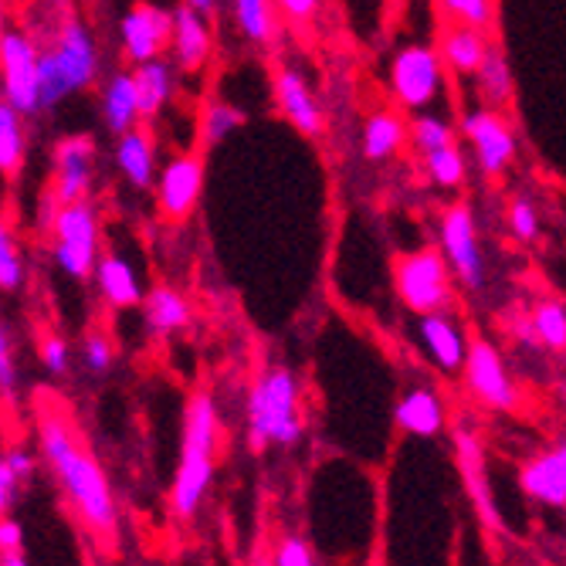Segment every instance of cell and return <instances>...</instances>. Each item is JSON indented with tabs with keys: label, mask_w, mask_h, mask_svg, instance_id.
I'll use <instances>...</instances> for the list:
<instances>
[{
	"label": "cell",
	"mask_w": 566,
	"mask_h": 566,
	"mask_svg": "<svg viewBox=\"0 0 566 566\" xmlns=\"http://www.w3.org/2000/svg\"><path fill=\"white\" fill-rule=\"evenodd\" d=\"M38 448H41V458L51 465V472H55L65 499L78 512V520L95 536L113 539L116 526H119V509H116L109 479L98 469V461L78 444V438L59 415H41Z\"/></svg>",
	"instance_id": "cell-1"
},
{
	"label": "cell",
	"mask_w": 566,
	"mask_h": 566,
	"mask_svg": "<svg viewBox=\"0 0 566 566\" xmlns=\"http://www.w3.org/2000/svg\"><path fill=\"white\" fill-rule=\"evenodd\" d=\"M262 566H272V563H262Z\"/></svg>",
	"instance_id": "cell-48"
},
{
	"label": "cell",
	"mask_w": 566,
	"mask_h": 566,
	"mask_svg": "<svg viewBox=\"0 0 566 566\" xmlns=\"http://www.w3.org/2000/svg\"><path fill=\"white\" fill-rule=\"evenodd\" d=\"M102 119H106V129L116 136H126L129 129H136V119H143L139 109V92H136V78L119 72L109 78L106 92H102Z\"/></svg>",
	"instance_id": "cell-22"
},
{
	"label": "cell",
	"mask_w": 566,
	"mask_h": 566,
	"mask_svg": "<svg viewBox=\"0 0 566 566\" xmlns=\"http://www.w3.org/2000/svg\"><path fill=\"white\" fill-rule=\"evenodd\" d=\"M479 92L485 98V109H495V113L512 98V69L495 44L489 48V55L479 69Z\"/></svg>",
	"instance_id": "cell-29"
},
{
	"label": "cell",
	"mask_w": 566,
	"mask_h": 566,
	"mask_svg": "<svg viewBox=\"0 0 566 566\" xmlns=\"http://www.w3.org/2000/svg\"><path fill=\"white\" fill-rule=\"evenodd\" d=\"M444 85V59L431 44H407L390 62V92L403 109H428Z\"/></svg>",
	"instance_id": "cell-6"
},
{
	"label": "cell",
	"mask_w": 566,
	"mask_h": 566,
	"mask_svg": "<svg viewBox=\"0 0 566 566\" xmlns=\"http://www.w3.org/2000/svg\"><path fill=\"white\" fill-rule=\"evenodd\" d=\"M55 262L62 265L65 275L72 279H88L95 275L98 265V224H95V211L85 200L69 203L62 208L59 221H55Z\"/></svg>",
	"instance_id": "cell-9"
},
{
	"label": "cell",
	"mask_w": 566,
	"mask_h": 566,
	"mask_svg": "<svg viewBox=\"0 0 566 566\" xmlns=\"http://www.w3.org/2000/svg\"><path fill=\"white\" fill-rule=\"evenodd\" d=\"M424 160H428V174L438 187H458L461 180H465V157H461V149L454 143L428 153Z\"/></svg>",
	"instance_id": "cell-32"
},
{
	"label": "cell",
	"mask_w": 566,
	"mask_h": 566,
	"mask_svg": "<svg viewBox=\"0 0 566 566\" xmlns=\"http://www.w3.org/2000/svg\"><path fill=\"white\" fill-rule=\"evenodd\" d=\"M119 31H123V51L129 55V62L136 65L157 62L174 44V14L153 4H136L126 11Z\"/></svg>",
	"instance_id": "cell-12"
},
{
	"label": "cell",
	"mask_w": 566,
	"mask_h": 566,
	"mask_svg": "<svg viewBox=\"0 0 566 566\" xmlns=\"http://www.w3.org/2000/svg\"><path fill=\"white\" fill-rule=\"evenodd\" d=\"M509 224H512V234L520 241H533L539 234V221H536V208L526 200V197H516L509 208Z\"/></svg>",
	"instance_id": "cell-37"
},
{
	"label": "cell",
	"mask_w": 566,
	"mask_h": 566,
	"mask_svg": "<svg viewBox=\"0 0 566 566\" xmlns=\"http://www.w3.org/2000/svg\"><path fill=\"white\" fill-rule=\"evenodd\" d=\"M95 285H98L102 295H106V302L116 305V308H133V305L146 302L136 269L126 259H119V254H106V259H98Z\"/></svg>",
	"instance_id": "cell-21"
},
{
	"label": "cell",
	"mask_w": 566,
	"mask_h": 566,
	"mask_svg": "<svg viewBox=\"0 0 566 566\" xmlns=\"http://www.w3.org/2000/svg\"><path fill=\"white\" fill-rule=\"evenodd\" d=\"M241 123H244V113L224 106V102H214V106L203 109V123H200V139H203V146L221 143V139L231 136Z\"/></svg>",
	"instance_id": "cell-33"
},
{
	"label": "cell",
	"mask_w": 566,
	"mask_h": 566,
	"mask_svg": "<svg viewBox=\"0 0 566 566\" xmlns=\"http://www.w3.org/2000/svg\"><path fill=\"white\" fill-rule=\"evenodd\" d=\"M489 41L479 28H454L441 38V59L448 69H454L458 75H479L485 55H489Z\"/></svg>",
	"instance_id": "cell-23"
},
{
	"label": "cell",
	"mask_w": 566,
	"mask_h": 566,
	"mask_svg": "<svg viewBox=\"0 0 566 566\" xmlns=\"http://www.w3.org/2000/svg\"><path fill=\"white\" fill-rule=\"evenodd\" d=\"M95 72H98V55L92 34L78 21H69L62 28L59 44L51 51H41V109L59 106L65 95L92 85Z\"/></svg>",
	"instance_id": "cell-4"
},
{
	"label": "cell",
	"mask_w": 566,
	"mask_h": 566,
	"mask_svg": "<svg viewBox=\"0 0 566 566\" xmlns=\"http://www.w3.org/2000/svg\"><path fill=\"white\" fill-rule=\"evenodd\" d=\"M14 346H11V329H0V387H4V400H14Z\"/></svg>",
	"instance_id": "cell-41"
},
{
	"label": "cell",
	"mask_w": 566,
	"mask_h": 566,
	"mask_svg": "<svg viewBox=\"0 0 566 566\" xmlns=\"http://www.w3.org/2000/svg\"><path fill=\"white\" fill-rule=\"evenodd\" d=\"M410 139H415V146L428 157V153H434V149L451 146V143H454V133H451V126H448L444 119H438V116H418L415 123H410Z\"/></svg>",
	"instance_id": "cell-34"
},
{
	"label": "cell",
	"mask_w": 566,
	"mask_h": 566,
	"mask_svg": "<svg viewBox=\"0 0 566 566\" xmlns=\"http://www.w3.org/2000/svg\"><path fill=\"white\" fill-rule=\"evenodd\" d=\"M11 549H24V526L14 516H4V523H0V553Z\"/></svg>",
	"instance_id": "cell-43"
},
{
	"label": "cell",
	"mask_w": 566,
	"mask_h": 566,
	"mask_svg": "<svg viewBox=\"0 0 566 566\" xmlns=\"http://www.w3.org/2000/svg\"><path fill=\"white\" fill-rule=\"evenodd\" d=\"M454 465H458L461 485H465V492H469L475 516L485 523V530L505 533V523L499 516V505H495V495H492V482H489L485 444H482V438H479V431L472 424H458L454 428Z\"/></svg>",
	"instance_id": "cell-7"
},
{
	"label": "cell",
	"mask_w": 566,
	"mask_h": 566,
	"mask_svg": "<svg viewBox=\"0 0 566 566\" xmlns=\"http://www.w3.org/2000/svg\"><path fill=\"white\" fill-rule=\"evenodd\" d=\"M24 160V133H21V113L4 98L0 102V170L4 177H14Z\"/></svg>",
	"instance_id": "cell-30"
},
{
	"label": "cell",
	"mask_w": 566,
	"mask_h": 566,
	"mask_svg": "<svg viewBox=\"0 0 566 566\" xmlns=\"http://www.w3.org/2000/svg\"><path fill=\"white\" fill-rule=\"evenodd\" d=\"M24 282V262H21V251L18 241L11 234V228L0 231V289L14 292Z\"/></svg>",
	"instance_id": "cell-35"
},
{
	"label": "cell",
	"mask_w": 566,
	"mask_h": 566,
	"mask_svg": "<svg viewBox=\"0 0 566 566\" xmlns=\"http://www.w3.org/2000/svg\"><path fill=\"white\" fill-rule=\"evenodd\" d=\"M407 126L400 123L397 113H374L367 123H364V157L380 164V160H390L394 153L403 146L407 139Z\"/></svg>",
	"instance_id": "cell-27"
},
{
	"label": "cell",
	"mask_w": 566,
	"mask_h": 566,
	"mask_svg": "<svg viewBox=\"0 0 566 566\" xmlns=\"http://www.w3.org/2000/svg\"><path fill=\"white\" fill-rule=\"evenodd\" d=\"M394 424L410 438H438L448 424V407L434 387H410L394 407Z\"/></svg>",
	"instance_id": "cell-16"
},
{
	"label": "cell",
	"mask_w": 566,
	"mask_h": 566,
	"mask_svg": "<svg viewBox=\"0 0 566 566\" xmlns=\"http://www.w3.org/2000/svg\"><path fill=\"white\" fill-rule=\"evenodd\" d=\"M136 78V92H139V109H143V119H153L160 116V109L167 106V98L174 92V72L164 59L157 62H143L136 65L133 72Z\"/></svg>",
	"instance_id": "cell-26"
},
{
	"label": "cell",
	"mask_w": 566,
	"mask_h": 566,
	"mask_svg": "<svg viewBox=\"0 0 566 566\" xmlns=\"http://www.w3.org/2000/svg\"><path fill=\"white\" fill-rule=\"evenodd\" d=\"M69 343L62 336H44L41 339V364L48 374H55V377H65L69 374Z\"/></svg>",
	"instance_id": "cell-39"
},
{
	"label": "cell",
	"mask_w": 566,
	"mask_h": 566,
	"mask_svg": "<svg viewBox=\"0 0 566 566\" xmlns=\"http://www.w3.org/2000/svg\"><path fill=\"white\" fill-rule=\"evenodd\" d=\"M4 465H11V469H14V475L21 479V485H28V482L34 479L38 458H34V454H31L28 448L14 444V448H8V451H4Z\"/></svg>",
	"instance_id": "cell-42"
},
{
	"label": "cell",
	"mask_w": 566,
	"mask_h": 566,
	"mask_svg": "<svg viewBox=\"0 0 566 566\" xmlns=\"http://www.w3.org/2000/svg\"><path fill=\"white\" fill-rule=\"evenodd\" d=\"M116 164L133 187L146 190L153 184V170H157V164H153V136L146 129H129L126 136H119Z\"/></svg>",
	"instance_id": "cell-25"
},
{
	"label": "cell",
	"mask_w": 566,
	"mask_h": 566,
	"mask_svg": "<svg viewBox=\"0 0 566 566\" xmlns=\"http://www.w3.org/2000/svg\"><path fill=\"white\" fill-rule=\"evenodd\" d=\"M174 51L184 72H197L211 59V31L203 24V14L187 4L174 11Z\"/></svg>",
	"instance_id": "cell-20"
},
{
	"label": "cell",
	"mask_w": 566,
	"mask_h": 566,
	"mask_svg": "<svg viewBox=\"0 0 566 566\" xmlns=\"http://www.w3.org/2000/svg\"><path fill=\"white\" fill-rule=\"evenodd\" d=\"M221 434V415L211 394H193L184 415L180 461L174 472L170 502L180 520H193L214 482V448Z\"/></svg>",
	"instance_id": "cell-2"
},
{
	"label": "cell",
	"mask_w": 566,
	"mask_h": 566,
	"mask_svg": "<svg viewBox=\"0 0 566 566\" xmlns=\"http://www.w3.org/2000/svg\"><path fill=\"white\" fill-rule=\"evenodd\" d=\"M441 254L454 279L465 289H482L485 285V262L475 234V218L465 203H454L441 218Z\"/></svg>",
	"instance_id": "cell-11"
},
{
	"label": "cell",
	"mask_w": 566,
	"mask_h": 566,
	"mask_svg": "<svg viewBox=\"0 0 566 566\" xmlns=\"http://www.w3.org/2000/svg\"><path fill=\"white\" fill-rule=\"evenodd\" d=\"M441 8L465 28L485 31L492 24V0H441Z\"/></svg>",
	"instance_id": "cell-36"
},
{
	"label": "cell",
	"mask_w": 566,
	"mask_h": 566,
	"mask_svg": "<svg viewBox=\"0 0 566 566\" xmlns=\"http://www.w3.org/2000/svg\"><path fill=\"white\" fill-rule=\"evenodd\" d=\"M316 8H319V0H279V11H282L285 18L298 21V24H305L308 18H313Z\"/></svg>",
	"instance_id": "cell-44"
},
{
	"label": "cell",
	"mask_w": 566,
	"mask_h": 566,
	"mask_svg": "<svg viewBox=\"0 0 566 566\" xmlns=\"http://www.w3.org/2000/svg\"><path fill=\"white\" fill-rule=\"evenodd\" d=\"M92 157H95V143L88 136H72L59 143L55 149V164H59V187L55 197L62 200V208L78 203L88 190L92 180Z\"/></svg>",
	"instance_id": "cell-17"
},
{
	"label": "cell",
	"mask_w": 566,
	"mask_h": 566,
	"mask_svg": "<svg viewBox=\"0 0 566 566\" xmlns=\"http://www.w3.org/2000/svg\"><path fill=\"white\" fill-rule=\"evenodd\" d=\"M143 319L153 336H174L190 323V305L174 289H153L143 302Z\"/></svg>",
	"instance_id": "cell-24"
},
{
	"label": "cell",
	"mask_w": 566,
	"mask_h": 566,
	"mask_svg": "<svg viewBox=\"0 0 566 566\" xmlns=\"http://www.w3.org/2000/svg\"><path fill=\"white\" fill-rule=\"evenodd\" d=\"M556 454H559V461H563V472H566V441H559V444H556Z\"/></svg>",
	"instance_id": "cell-47"
},
{
	"label": "cell",
	"mask_w": 566,
	"mask_h": 566,
	"mask_svg": "<svg viewBox=\"0 0 566 566\" xmlns=\"http://www.w3.org/2000/svg\"><path fill=\"white\" fill-rule=\"evenodd\" d=\"M184 4H187V8H193V11H200V14H211L218 0H184Z\"/></svg>",
	"instance_id": "cell-46"
},
{
	"label": "cell",
	"mask_w": 566,
	"mask_h": 566,
	"mask_svg": "<svg viewBox=\"0 0 566 566\" xmlns=\"http://www.w3.org/2000/svg\"><path fill=\"white\" fill-rule=\"evenodd\" d=\"M248 441L254 451L302 441V384L292 370L272 367L248 390Z\"/></svg>",
	"instance_id": "cell-3"
},
{
	"label": "cell",
	"mask_w": 566,
	"mask_h": 566,
	"mask_svg": "<svg viewBox=\"0 0 566 566\" xmlns=\"http://www.w3.org/2000/svg\"><path fill=\"white\" fill-rule=\"evenodd\" d=\"M82 356H85V367H88L92 374H106V370L113 367V343H109L106 336L92 333V336L85 339V346H82Z\"/></svg>",
	"instance_id": "cell-40"
},
{
	"label": "cell",
	"mask_w": 566,
	"mask_h": 566,
	"mask_svg": "<svg viewBox=\"0 0 566 566\" xmlns=\"http://www.w3.org/2000/svg\"><path fill=\"white\" fill-rule=\"evenodd\" d=\"M0 566H31V559L24 556V549H11V553H0Z\"/></svg>",
	"instance_id": "cell-45"
},
{
	"label": "cell",
	"mask_w": 566,
	"mask_h": 566,
	"mask_svg": "<svg viewBox=\"0 0 566 566\" xmlns=\"http://www.w3.org/2000/svg\"><path fill=\"white\" fill-rule=\"evenodd\" d=\"M448 275H451V269L444 262V254L424 248V251L400 254L397 269H394V285L410 313L428 316V313H444L451 302Z\"/></svg>",
	"instance_id": "cell-5"
},
{
	"label": "cell",
	"mask_w": 566,
	"mask_h": 566,
	"mask_svg": "<svg viewBox=\"0 0 566 566\" xmlns=\"http://www.w3.org/2000/svg\"><path fill=\"white\" fill-rule=\"evenodd\" d=\"M275 95H279V106L282 113L292 119V126L302 133V136H319L323 126H326V116L319 109L316 95L308 92L305 78L292 69H282L279 78H275Z\"/></svg>",
	"instance_id": "cell-18"
},
{
	"label": "cell",
	"mask_w": 566,
	"mask_h": 566,
	"mask_svg": "<svg viewBox=\"0 0 566 566\" xmlns=\"http://www.w3.org/2000/svg\"><path fill=\"white\" fill-rule=\"evenodd\" d=\"M279 0H234V21L241 34L254 44H272L279 34Z\"/></svg>",
	"instance_id": "cell-28"
},
{
	"label": "cell",
	"mask_w": 566,
	"mask_h": 566,
	"mask_svg": "<svg viewBox=\"0 0 566 566\" xmlns=\"http://www.w3.org/2000/svg\"><path fill=\"white\" fill-rule=\"evenodd\" d=\"M160 211L174 221L190 218L203 190V157L200 153H184L170 160L160 174Z\"/></svg>",
	"instance_id": "cell-15"
},
{
	"label": "cell",
	"mask_w": 566,
	"mask_h": 566,
	"mask_svg": "<svg viewBox=\"0 0 566 566\" xmlns=\"http://www.w3.org/2000/svg\"><path fill=\"white\" fill-rule=\"evenodd\" d=\"M520 485L530 499H536L549 509H566V472H563V461H559L556 448L526 461L520 472Z\"/></svg>",
	"instance_id": "cell-19"
},
{
	"label": "cell",
	"mask_w": 566,
	"mask_h": 566,
	"mask_svg": "<svg viewBox=\"0 0 566 566\" xmlns=\"http://www.w3.org/2000/svg\"><path fill=\"white\" fill-rule=\"evenodd\" d=\"M465 387L469 394L489 407V410H502V415H509V410L520 407V390L516 384H512L505 364H502V353L489 343V339H472L469 346V359H465Z\"/></svg>",
	"instance_id": "cell-10"
},
{
	"label": "cell",
	"mask_w": 566,
	"mask_h": 566,
	"mask_svg": "<svg viewBox=\"0 0 566 566\" xmlns=\"http://www.w3.org/2000/svg\"><path fill=\"white\" fill-rule=\"evenodd\" d=\"M272 566H316V556H313V549H308V543L302 536H285L275 546Z\"/></svg>",
	"instance_id": "cell-38"
},
{
	"label": "cell",
	"mask_w": 566,
	"mask_h": 566,
	"mask_svg": "<svg viewBox=\"0 0 566 566\" xmlns=\"http://www.w3.org/2000/svg\"><path fill=\"white\" fill-rule=\"evenodd\" d=\"M418 339L428 353L431 364L441 374H461L465 370V359H469V333L461 329V323L448 313H428L418 319Z\"/></svg>",
	"instance_id": "cell-14"
},
{
	"label": "cell",
	"mask_w": 566,
	"mask_h": 566,
	"mask_svg": "<svg viewBox=\"0 0 566 566\" xmlns=\"http://www.w3.org/2000/svg\"><path fill=\"white\" fill-rule=\"evenodd\" d=\"M461 133L475 146V157L489 177H499L509 170L512 157H516V136H512L509 123L495 109H475L461 119Z\"/></svg>",
	"instance_id": "cell-13"
},
{
	"label": "cell",
	"mask_w": 566,
	"mask_h": 566,
	"mask_svg": "<svg viewBox=\"0 0 566 566\" xmlns=\"http://www.w3.org/2000/svg\"><path fill=\"white\" fill-rule=\"evenodd\" d=\"M533 326L543 346L566 349V305L563 302H553V298L539 302L533 308Z\"/></svg>",
	"instance_id": "cell-31"
},
{
	"label": "cell",
	"mask_w": 566,
	"mask_h": 566,
	"mask_svg": "<svg viewBox=\"0 0 566 566\" xmlns=\"http://www.w3.org/2000/svg\"><path fill=\"white\" fill-rule=\"evenodd\" d=\"M0 65H4V98L21 113H41V51L28 34L4 31L0 38Z\"/></svg>",
	"instance_id": "cell-8"
}]
</instances>
